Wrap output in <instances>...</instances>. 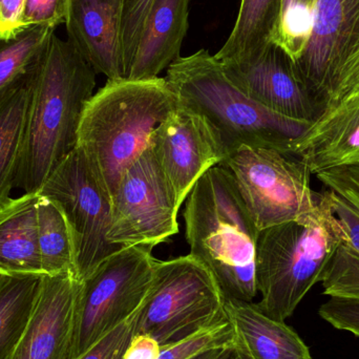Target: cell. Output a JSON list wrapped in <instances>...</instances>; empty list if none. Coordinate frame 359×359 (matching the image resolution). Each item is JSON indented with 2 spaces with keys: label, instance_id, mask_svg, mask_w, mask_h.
<instances>
[{
  "label": "cell",
  "instance_id": "1",
  "mask_svg": "<svg viewBox=\"0 0 359 359\" xmlns=\"http://www.w3.org/2000/svg\"><path fill=\"white\" fill-rule=\"evenodd\" d=\"M95 69L69 40L54 33L29 76L31 97L15 187L39 194L77 147L78 128L96 88Z\"/></svg>",
  "mask_w": 359,
  "mask_h": 359
},
{
  "label": "cell",
  "instance_id": "2",
  "mask_svg": "<svg viewBox=\"0 0 359 359\" xmlns=\"http://www.w3.org/2000/svg\"><path fill=\"white\" fill-rule=\"evenodd\" d=\"M165 78L107 80L84 109L77 149L109 198L122 175L151 144L154 130L178 107Z\"/></svg>",
  "mask_w": 359,
  "mask_h": 359
},
{
  "label": "cell",
  "instance_id": "3",
  "mask_svg": "<svg viewBox=\"0 0 359 359\" xmlns=\"http://www.w3.org/2000/svg\"><path fill=\"white\" fill-rule=\"evenodd\" d=\"M183 217L189 255L208 268L225 299L251 303L259 294V230L232 175L221 165L207 170L188 194Z\"/></svg>",
  "mask_w": 359,
  "mask_h": 359
},
{
  "label": "cell",
  "instance_id": "4",
  "mask_svg": "<svg viewBox=\"0 0 359 359\" xmlns=\"http://www.w3.org/2000/svg\"><path fill=\"white\" fill-rule=\"evenodd\" d=\"M165 79L180 104L204 116L219 132L227 157L243 147L293 154L311 126L280 115L241 92L205 48L177 59Z\"/></svg>",
  "mask_w": 359,
  "mask_h": 359
},
{
  "label": "cell",
  "instance_id": "5",
  "mask_svg": "<svg viewBox=\"0 0 359 359\" xmlns=\"http://www.w3.org/2000/svg\"><path fill=\"white\" fill-rule=\"evenodd\" d=\"M345 238L327 189L311 212L261 230L255 259L262 297L257 307L280 322L290 318L312 287L322 280Z\"/></svg>",
  "mask_w": 359,
  "mask_h": 359
},
{
  "label": "cell",
  "instance_id": "6",
  "mask_svg": "<svg viewBox=\"0 0 359 359\" xmlns=\"http://www.w3.org/2000/svg\"><path fill=\"white\" fill-rule=\"evenodd\" d=\"M225 301L215 276L196 257L157 259L134 335H149L161 348L175 345L226 320Z\"/></svg>",
  "mask_w": 359,
  "mask_h": 359
},
{
  "label": "cell",
  "instance_id": "7",
  "mask_svg": "<svg viewBox=\"0 0 359 359\" xmlns=\"http://www.w3.org/2000/svg\"><path fill=\"white\" fill-rule=\"evenodd\" d=\"M153 247L133 246L109 255L80 282L76 303L74 359L132 318L153 280Z\"/></svg>",
  "mask_w": 359,
  "mask_h": 359
},
{
  "label": "cell",
  "instance_id": "8",
  "mask_svg": "<svg viewBox=\"0 0 359 359\" xmlns=\"http://www.w3.org/2000/svg\"><path fill=\"white\" fill-rule=\"evenodd\" d=\"M219 165L233 177L259 231L304 217L322 198L312 189L307 164L294 154L243 147Z\"/></svg>",
  "mask_w": 359,
  "mask_h": 359
},
{
  "label": "cell",
  "instance_id": "9",
  "mask_svg": "<svg viewBox=\"0 0 359 359\" xmlns=\"http://www.w3.org/2000/svg\"><path fill=\"white\" fill-rule=\"evenodd\" d=\"M111 206V244L154 248L178 233L180 206L151 144L122 175Z\"/></svg>",
  "mask_w": 359,
  "mask_h": 359
},
{
  "label": "cell",
  "instance_id": "10",
  "mask_svg": "<svg viewBox=\"0 0 359 359\" xmlns=\"http://www.w3.org/2000/svg\"><path fill=\"white\" fill-rule=\"evenodd\" d=\"M38 194L55 201L67 217L75 247L76 280L81 282L109 255L122 249L107 238L111 198L77 147L48 177Z\"/></svg>",
  "mask_w": 359,
  "mask_h": 359
},
{
  "label": "cell",
  "instance_id": "11",
  "mask_svg": "<svg viewBox=\"0 0 359 359\" xmlns=\"http://www.w3.org/2000/svg\"><path fill=\"white\" fill-rule=\"evenodd\" d=\"M151 144L180 207L198 179L227 158L221 135L210 122L180 103L154 130Z\"/></svg>",
  "mask_w": 359,
  "mask_h": 359
},
{
  "label": "cell",
  "instance_id": "12",
  "mask_svg": "<svg viewBox=\"0 0 359 359\" xmlns=\"http://www.w3.org/2000/svg\"><path fill=\"white\" fill-rule=\"evenodd\" d=\"M359 52V0H316L307 46L295 61L323 111L344 65Z\"/></svg>",
  "mask_w": 359,
  "mask_h": 359
},
{
  "label": "cell",
  "instance_id": "13",
  "mask_svg": "<svg viewBox=\"0 0 359 359\" xmlns=\"http://www.w3.org/2000/svg\"><path fill=\"white\" fill-rule=\"evenodd\" d=\"M219 63L241 92L280 115L312 123L323 114L295 61L274 42L249 58Z\"/></svg>",
  "mask_w": 359,
  "mask_h": 359
},
{
  "label": "cell",
  "instance_id": "14",
  "mask_svg": "<svg viewBox=\"0 0 359 359\" xmlns=\"http://www.w3.org/2000/svg\"><path fill=\"white\" fill-rule=\"evenodd\" d=\"M79 286L72 274L40 278L31 320L11 359H74Z\"/></svg>",
  "mask_w": 359,
  "mask_h": 359
},
{
  "label": "cell",
  "instance_id": "15",
  "mask_svg": "<svg viewBox=\"0 0 359 359\" xmlns=\"http://www.w3.org/2000/svg\"><path fill=\"white\" fill-rule=\"evenodd\" d=\"M330 194L345 240L323 276L324 294L359 301V166H341L316 174Z\"/></svg>",
  "mask_w": 359,
  "mask_h": 359
},
{
  "label": "cell",
  "instance_id": "16",
  "mask_svg": "<svg viewBox=\"0 0 359 359\" xmlns=\"http://www.w3.org/2000/svg\"><path fill=\"white\" fill-rule=\"evenodd\" d=\"M123 0H69L67 40L97 74L126 79L121 53Z\"/></svg>",
  "mask_w": 359,
  "mask_h": 359
},
{
  "label": "cell",
  "instance_id": "17",
  "mask_svg": "<svg viewBox=\"0 0 359 359\" xmlns=\"http://www.w3.org/2000/svg\"><path fill=\"white\" fill-rule=\"evenodd\" d=\"M311 174L359 166V86L331 103L295 144Z\"/></svg>",
  "mask_w": 359,
  "mask_h": 359
},
{
  "label": "cell",
  "instance_id": "18",
  "mask_svg": "<svg viewBox=\"0 0 359 359\" xmlns=\"http://www.w3.org/2000/svg\"><path fill=\"white\" fill-rule=\"evenodd\" d=\"M190 0H154L126 79L145 80L180 58L189 27Z\"/></svg>",
  "mask_w": 359,
  "mask_h": 359
},
{
  "label": "cell",
  "instance_id": "19",
  "mask_svg": "<svg viewBox=\"0 0 359 359\" xmlns=\"http://www.w3.org/2000/svg\"><path fill=\"white\" fill-rule=\"evenodd\" d=\"M234 346L249 359H312L309 348L285 322L266 316L257 304L226 299Z\"/></svg>",
  "mask_w": 359,
  "mask_h": 359
},
{
  "label": "cell",
  "instance_id": "20",
  "mask_svg": "<svg viewBox=\"0 0 359 359\" xmlns=\"http://www.w3.org/2000/svg\"><path fill=\"white\" fill-rule=\"evenodd\" d=\"M39 194L8 198L0 205V276H44L38 243Z\"/></svg>",
  "mask_w": 359,
  "mask_h": 359
},
{
  "label": "cell",
  "instance_id": "21",
  "mask_svg": "<svg viewBox=\"0 0 359 359\" xmlns=\"http://www.w3.org/2000/svg\"><path fill=\"white\" fill-rule=\"evenodd\" d=\"M282 0H242L233 29L215 55L219 62L242 60L272 41Z\"/></svg>",
  "mask_w": 359,
  "mask_h": 359
},
{
  "label": "cell",
  "instance_id": "22",
  "mask_svg": "<svg viewBox=\"0 0 359 359\" xmlns=\"http://www.w3.org/2000/svg\"><path fill=\"white\" fill-rule=\"evenodd\" d=\"M29 76L0 99V205L16 184L31 97Z\"/></svg>",
  "mask_w": 359,
  "mask_h": 359
},
{
  "label": "cell",
  "instance_id": "23",
  "mask_svg": "<svg viewBox=\"0 0 359 359\" xmlns=\"http://www.w3.org/2000/svg\"><path fill=\"white\" fill-rule=\"evenodd\" d=\"M40 278L0 276V359H11L29 325Z\"/></svg>",
  "mask_w": 359,
  "mask_h": 359
},
{
  "label": "cell",
  "instance_id": "24",
  "mask_svg": "<svg viewBox=\"0 0 359 359\" xmlns=\"http://www.w3.org/2000/svg\"><path fill=\"white\" fill-rule=\"evenodd\" d=\"M37 223L44 276L72 274L75 276V247L67 217L55 201L40 194Z\"/></svg>",
  "mask_w": 359,
  "mask_h": 359
},
{
  "label": "cell",
  "instance_id": "25",
  "mask_svg": "<svg viewBox=\"0 0 359 359\" xmlns=\"http://www.w3.org/2000/svg\"><path fill=\"white\" fill-rule=\"evenodd\" d=\"M54 27H22L13 37L0 38V99L20 84L46 52Z\"/></svg>",
  "mask_w": 359,
  "mask_h": 359
},
{
  "label": "cell",
  "instance_id": "26",
  "mask_svg": "<svg viewBox=\"0 0 359 359\" xmlns=\"http://www.w3.org/2000/svg\"><path fill=\"white\" fill-rule=\"evenodd\" d=\"M316 0H282L272 42L297 61L303 54L313 22Z\"/></svg>",
  "mask_w": 359,
  "mask_h": 359
},
{
  "label": "cell",
  "instance_id": "27",
  "mask_svg": "<svg viewBox=\"0 0 359 359\" xmlns=\"http://www.w3.org/2000/svg\"><path fill=\"white\" fill-rule=\"evenodd\" d=\"M233 344V328L226 318L178 344L161 348L158 359H191L203 352L229 347Z\"/></svg>",
  "mask_w": 359,
  "mask_h": 359
},
{
  "label": "cell",
  "instance_id": "28",
  "mask_svg": "<svg viewBox=\"0 0 359 359\" xmlns=\"http://www.w3.org/2000/svg\"><path fill=\"white\" fill-rule=\"evenodd\" d=\"M153 2L154 0H123L122 2L121 53L126 78Z\"/></svg>",
  "mask_w": 359,
  "mask_h": 359
},
{
  "label": "cell",
  "instance_id": "29",
  "mask_svg": "<svg viewBox=\"0 0 359 359\" xmlns=\"http://www.w3.org/2000/svg\"><path fill=\"white\" fill-rule=\"evenodd\" d=\"M136 312L78 359H123L135 334Z\"/></svg>",
  "mask_w": 359,
  "mask_h": 359
},
{
  "label": "cell",
  "instance_id": "30",
  "mask_svg": "<svg viewBox=\"0 0 359 359\" xmlns=\"http://www.w3.org/2000/svg\"><path fill=\"white\" fill-rule=\"evenodd\" d=\"M318 316L337 330L351 333L359 339V301L330 297L320 306Z\"/></svg>",
  "mask_w": 359,
  "mask_h": 359
},
{
  "label": "cell",
  "instance_id": "31",
  "mask_svg": "<svg viewBox=\"0 0 359 359\" xmlns=\"http://www.w3.org/2000/svg\"><path fill=\"white\" fill-rule=\"evenodd\" d=\"M69 0H25L21 25H46L56 29L65 22Z\"/></svg>",
  "mask_w": 359,
  "mask_h": 359
},
{
  "label": "cell",
  "instance_id": "32",
  "mask_svg": "<svg viewBox=\"0 0 359 359\" xmlns=\"http://www.w3.org/2000/svg\"><path fill=\"white\" fill-rule=\"evenodd\" d=\"M25 4V0H0V38L8 39L22 29Z\"/></svg>",
  "mask_w": 359,
  "mask_h": 359
},
{
  "label": "cell",
  "instance_id": "33",
  "mask_svg": "<svg viewBox=\"0 0 359 359\" xmlns=\"http://www.w3.org/2000/svg\"><path fill=\"white\" fill-rule=\"evenodd\" d=\"M356 86H359V52L354 55L341 69L327 107L339 100Z\"/></svg>",
  "mask_w": 359,
  "mask_h": 359
},
{
  "label": "cell",
  "instance_id": "34",
  "mask_svg": "<svg viewBox=\"0 0 359 359\" xmlns=\"http://www.w3.org/2000/svg\"><path fill=\"white\" fill-rule=\"evenodd\" d=\"M161 354V346L149 335L133 337L123 359H158Z\"/></svg>",
  "mask_w": 359,
  "mask_h": 359
},
{
  "label": "cell",
  "instance_id": "35",
  "mask_svg": "<svg viewBox=\"0 0 359 359\" xmlns=\"http://www.w3.org/2000/svg\"><path fill=\"white\" fill-rule=\"evenodd\" d=\"M219 359H249L238 348H236V346L233 345L229 346V347L226 348L225 351L222 354L221 358Z\"/></svg>",
  "mask_w": 359,
  "mask_h": 359
},
{
  "label": "cell",
  "instance_id": "36",
  "mask_svg": "<svg viewBox=\"0 0 359 359\" xmlns=\"http://www.w3.org/2000/svg\"><path fill=\"white\" fill-rule=\"evenodd\" d=\"M226 348L227 347L209 350V351L203 352V353L198 354V355L194 356L191 359H219L223 352L225 351Z\"/></svg>",
  "mask_w": 359,
  "mask_h": 359
}]
</instances>
